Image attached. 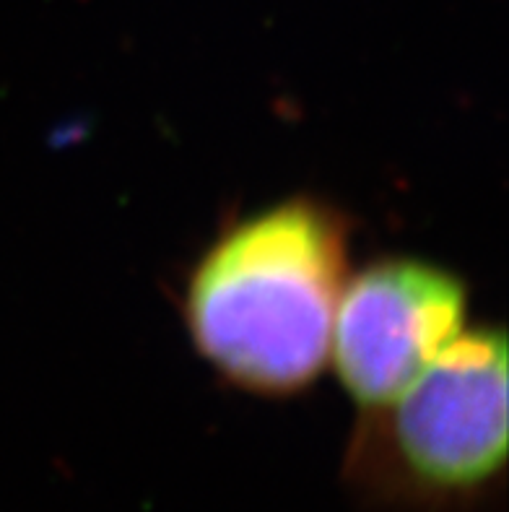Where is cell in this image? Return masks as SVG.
Segmentation results:
<instances>
[{
  "instance_id": "6da1fadb",
  "label": "cell",
  "mask_w": 509,
  "mask_h": 512,
  "mask_svg": "<svg viewBox=\"0 0 509 512\" xmlns=\"http://www.w3.org/2000/svg\"><path fill=\"white\" fill-rule=\"evenodd\" d=\"M346 229L333 208L291 198L208 247L185 292V323L213 370L260 396H291L330 359L346 286Z\"/></svg>"
},
{
  "instance_id": "7a4b0ae2",
  "label": "cell",
  "mask_w": 509,
  "mask_h": 512,
  "mask_svg": "<svg viewBox=\"0 0 509 512\" xmlns=\"http://www.w3.org/2000/svg\"><path fill=\"white\" fill-rule=\"evenodd\" d=\"M364 429L354 466L377 492L445 510L484 497L507 461V344L460 333Z\"/></svg>"
},
{
  "instance_id": "3957f363",
  "label": "cell",
  "mask_w": 509,
  "mask_h": 512,
  "mask_svg": "<svg viewBox=\"0 0 509 512\" xmlns=\"http://www.w3.org/2000/svg\"><path fill=\"white\" fill-rule=\"evenodd\" d=\"M465 286L416 258H387L346 279L330 359L361 409L398 401L463 333Z\"/></svg>"
}]
</instances>
